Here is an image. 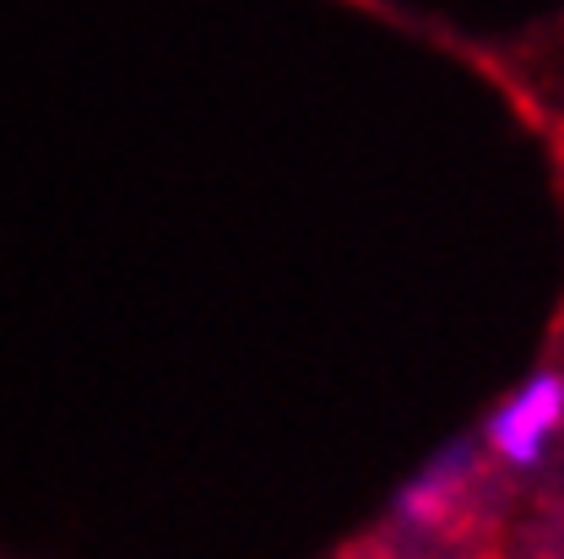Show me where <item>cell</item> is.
<instances>
[{
    "label": "cell",
    "mask_w": 564,
    "mask_h": 559,
    "mask_svg": "<svg viewBox=\"0 0 564 559\" xmlns=\"http://www.w3.org/2000/svg\"><path fill=\"white\" fill-rule=\"evenodd\" d=\"M564 429V375L560 369H532L521 386L499 397V408L484 423V456L505 467H538Z\"/></svg>",
    "instance_id": "1"
},
{
    "label": "cell",
    "mask_w": 564,
    "mask_h": 559,
    "mask_svg": "<svg viewBox=\"0 0 564 559\" xmlns=\"http://www.w3.org/2000/svg\"><path fill=\"white\" fill-rule=\"evenodd\" d=\"M478 467H484V445L478 440H456V445L434 451L419 473L402 484V494H397V522L440 527L467 499V490L478 484Z\"/></svg>",
    "instance_id": "2"
}]
</instances>
